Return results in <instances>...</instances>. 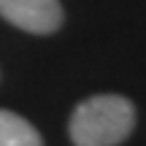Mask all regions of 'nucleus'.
<instances>
[{"instance_id":"obj_1","label":"nucleus","mask_w":146,"mask_h":146,"mask_svg":"<svg viewBox=\"0 0 146 146\" xmlns=\"http://www.w3.org/2000/svg\"><path fill=\"white\" fill-rule=\"evenodd\" d=\"M135 106L122 95H92L73 108L68 135L73 146H119L135 130Z\"/></svg>"},{"instance_id":"obj_2","label":"nucleus","mask_w":146,"mask_h":146,"mask_svg":"<svg viewBox=\"0 0 146 146\" xmlns=\"http://www.w3.org/2000/svg\"><path fill=\"white\" fill-rule=\"evenodd\" d=\"M0 16L30 35H52L65 22L60 0H0Z\"/></svg>"},{"instance_id":"obj_3","label":"nucleus","mask_w":146,"mask_h":146,"mask_svg":"<svg viewBox=\"0 0 146 146\" xmlns=\"http://www.w3.org/2000/svg\"><path fill=\"white\" fill-rule=\"evenodd\" d=\"M0 146H43V138L25 116L0 108Z\"/></svg>"}]
</instances>
